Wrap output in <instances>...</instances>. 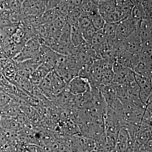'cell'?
Returning a JSON list of instances; mask_svg holds the SVG:
<instances>
[{"label": "cell", "instance_id": "9a60e30c", "mask_svg": "<svg viewBox=\"0 0 152 152\" xmlns=\"http://www.w3.org/2000/svg\"><path fill=\"white\" fill-rule=\"evenodd\" d=\"M4 74L8 78H12L15 76V69L13 64L10 63L5 69Z\"/></svg>", "mask_w": 152, "mask_h": 152}, {"label": "cell", "instance_id": "3957f363", "mask_svg": "<svg viewBox=\"0 0 152 152\" xmlns=\"http://www.w3.org/2000/svg\"><path fill=\"white\" fill-rule=\"evenodd\" d=\"M113 70L114 83L127 86L135 81L134 72L130 68L123 66L115 62L113 65Z\"/></svg>", "mask_w": 152, "mask_h": 152}, {"label": "cell", "instance_id": "277c9868", "mask_svg": "<svg viewBox=\"0 0 152 152\" xmlns=\"http://www.w3.org/2000/svg\"><path fill=\"white\" fill-rule=\"evenodd\" d=\"M139 28L140 26L132 34L124 40L120 44L118 50H123L132 54L139 53L142 45Z\"/></svg>", "mask_w": 152, "mask_h": 152}, {"label": "cell", "instance_id": "ba28073f", "mask_svg": "<svg viewBox=\"0 0 152 152\" xmlns=\"http://www.w3.org/2000/svg\"><path fill=\"white\" fill-rule=\"evenodd\" d=\"M118 23H105L102 29L108 43L113 48V42L115 38Z\"/></svg>", "mask_w": 152, "mask_h": 152}, {"label": "cell", "instance_id": "8fae6325", "mask_svg": "<svg viewBox=\"0 0 152 152\" xmlns=\"http://www.w3.org/2000/svg\"><path fill=\"white\" fill-rule=\"evenodd\" d=\"M51 79L53 92L55 93L61 91L66 86V83L56 73L54 70L51 72Z\"/></svg>", "mask_w": 152, "mask_h": 152}, {"label": "cell", "instance_id": "5bb4252c", "mask_svg": "<svg viewBox=\"0 0 152 152\" xmlns=\"http://www.w3.org/2000/svg\"><path fill=\"white\" fill-rule=\"evenodd\" d=\"M97 31H98L93 26V25H91L88 27L86 28V29L82 31L81 32L85 42L90 44L93 37Z\"/></svg>", "mask_w": 152, "mask_h": 152}, {"label": "cell", "instance_id": "4fadbf2b", "mask_svg": "<svg viewBox=\"0 0 152 152\" xmlns=\"http://www.w3.org/2000/svg\"><path fill=\"white\" fill-rule=\"evenodd\" d=\"M145 13L141 4L134 5L132 12L131 17L136 21L140 23L144 18Z\"/></svg>", "mask_w": 152, "mask_h": 152}, {"label": "cell", "instance_id": "7a4b0ae2", "mask_svg": "<svg viewBox=\"0 0 152 152\" xmlns=\"http://www.w3.org/2000/svg\"><path fill=\"white\" fill-rule=\"evenodd\" d=\"M134 78L139 87L140 99L146 106L151 103L152 78L135 73Z\"/></svg>", "mask_w": 152, "mask_h": 152}, {"label": "cell", "instance_id": "30bf717a", "mask_svg": "<svg viewBox=\"0 0 152 152\" xmlns=\"http://www.w3.org/2000/svg\"><path fill=\"white\" fill-rule=\"evenodd\" d=\"M116 10L115 0H110L100 3L98 7V12L103 18L115 12Z\"/></svg>", "mask_w": 152, "mask_h": 152}, {"label": "cell", "instance_id": "8992f818", "mask_svg": "<svg viewBox=\"0 0 152 152\" xmlns=\"http://www.w3.org/2000/svg\"><path fill=\"white\" fill-rule=\"evenodd\" d=\"M139 31L142 42L152 40V20L143 19L140 24Z\"/></svg>", "mask_w": 152, "mask_h": 152}, {"label": "cell", "instance_id": "6da1fadb", "mask_svg": "<svg viewBox=\"0 0 152 152\" xmlns=\"http://www.w3.org/2000/svg\"><path fill=\"white\" fill-rule=\"evenodd\" d=\"M141 22L136 21L131 15L118 22L115 38L113 42V49L118 50L121 43L140 26Z\"/></svg>", "mask_w": 152, "mask_h": 152}, {"label": "cell", "instance_id": "2e32d148", "mask_svg": "<svg viewBox=\"0 0 152 152\" xmlns=\"http://www.w3.org/2000/svg\"><path fill=\"white\" fill-rule=\"evenodd\" d=\"M100 3L103 2L107 1H110V0H98Z\"/></svg>", "mask_w": 152, "mask_h": 152}, {"label": "cell", "instance_id": "5b68a950", "mask_svg": "<svg viewBox=\"0 0 152 152\" xmlns=\"http://www.w3.org/2000/svg\"><path fill=\"white\" fill-rule=\"evenodd\" d=\"M66 88L68 91L74 95H82L91 90L89 82L87 79L77 76L69 82Z\"/></svg>", "mask_w": 152, "mask_h": 152}, {"label": "cell", "instance_id": "7c38bea8", "mask_svg": "<svg viewBox=\"0 0 152 152\" xmlns=\"http://www.w3.org/2000/svg\"><path fill=\"white\" fill-rule=\"evenodd\" d=\"M91 18L92 25L97 31L102 29L106 23L99 12L91 14Z\"/></svg>", "mask_w": 152, "mask_h": 152}, {"label": "cell", "instance_id": "9c48e42d", "mask_svg": "<svg viewBox=\"0 0 152 152\" xmlns=\"http://www.w3.org/2000/svg\"><path fill=\"white\" fill-rule=\"evenodd\" d=\"M71 41L74 48H77L86 42L78 25L71 26Z\"/></svg>", "mask_w": 152, "mask_h": 152}, {"label": "cell", "instance_id": "52a82bcc", "mask_svg": "<svg viewBox=\"0 0 152 152\" xmlns=\"http://www.w3.org/2000/svg\"><path fill=\"white\" fill-rule=\"evenodd\" d=\"M100 3L98 0H83L79 7L82 14H91L98 12Z\"/></svg>", "mask_w": 152, "mask_h": 152}]
</instances>
